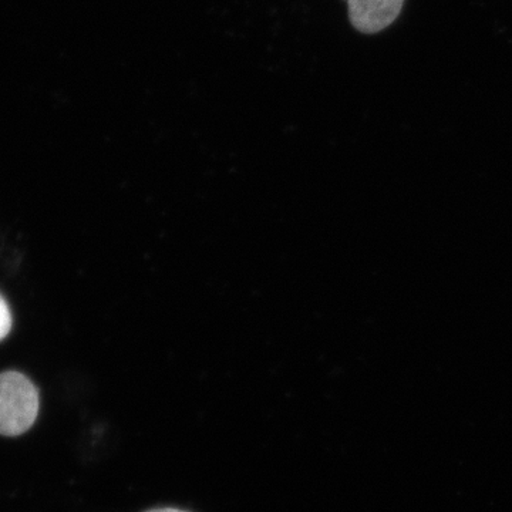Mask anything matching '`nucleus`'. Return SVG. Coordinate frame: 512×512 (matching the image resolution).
<instances>
[{
    "mask_svg": "<svg viewBox=\"0 0 512 512\" xmlns=\"http://www.w3.org/2000/svg\"><path fill=\"white\" fill-rule=\"evenodd\" d=\"M39 392L32 380L19 372L0 373V436L16 437L35 424Z\"/></svg>",
    "mask_w": 512,
    "mask_h": 512,
    "instance_id": "1",
    "label": "nucleus"
},
{
    "mask_svg": "<svg viewBox=\"0 0 512 512\" xmlns=\"http://www.w3.org/2000/svg\"><path fill=\"white\" fill-rule=\"evenodd\" d=\"M353 28L366 35L382 32L399 18L404 0H346Z\"/></svg>",
    "mask_w": 512,
    "mask_h": 512,
    "instance_id": "2",
    "label": "nucleus"
},
{
    "mask_svg": "<svg viewBox=\"0 0 512 512\" xmlns=\"http://www.w3.org/2000/svg\"><path fill=\"white\" fill-rule=\"evenodd\" d=\"M13 318L12 312L6 299L0 295V342L8 338L10 330H12Z\"/></svg>",
    "mask_w": 512,
    "mask_h": 512,
    "instance_id": "3",
    "label": "nucleus"
},
{
    "mask_svg": "<svg viewBox=\"0 0 512 512\" xmlns=\"http://www.w3.org/2000/svg\"><path fill=\"white\" fill-rule=\"evenodd\" d=\"M148 512H187V511L177 510V508H160V510H151Z\"/></svg>",
    "mask_w": 512,
    "mask_h": 512,
    "instance_id": "4",
    "label": "nucleus"
}]
</instances>
